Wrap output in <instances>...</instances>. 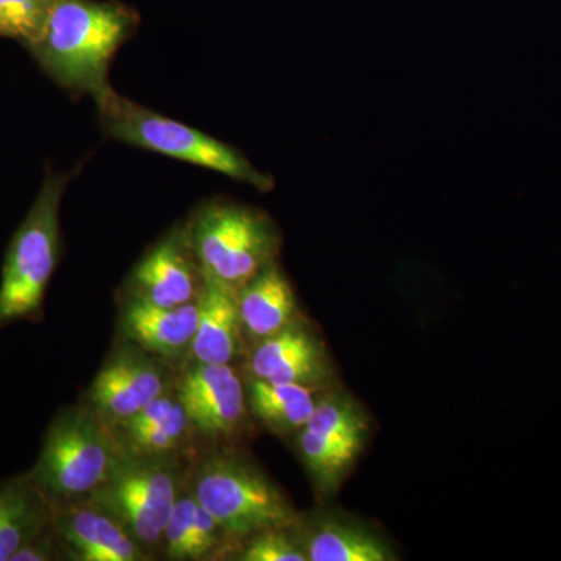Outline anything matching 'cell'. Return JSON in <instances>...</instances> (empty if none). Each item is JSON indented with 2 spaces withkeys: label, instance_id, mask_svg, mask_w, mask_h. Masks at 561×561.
I'll use <instances>...</instances> for the list:
<instances>
[{
  "label": "cell",
  "instance_id": "9c48e42d",
  "mask_svg": "<svg viewBox=\"0 0 561 561\" xmlns=\"http://www.w3.org/2000/svg\"><path fill=\"white\" fill-rule=\"evenodd\" d=\"M165 393L168 376L158 362L136 351H121L95 376L90 400L102 420L119 426Z\"/></svg>",
  "mask_w": 561,
  "mask_h": 561
},
{
  "label": "cell",
  "instance_id": "7402d4cb",
  "mask_svg": "<svg viewBox=\"0 0 561 561\" xmlns=\"http://www.w3.org/2000/svg\"><path fill=\"white\" fill-rule=\"evenodd\" d=\"M50 3L51 0H0V36L31 43Z\"/></svg>",
  "mask_w": 561,
  "mask_h": 561
},
{
  "label": "cell",
  "instance_id": "d4e9b609",
  "mask_svg": "<svg viewBox=\"0 0 561 561\" xmlns=\"http://www.w3.org/2000/svg\"><path fill=\"white\" fill-rule=\"evenodd\" d=\"M224 537H228L227 531H225L219 522L203 507L201 502L197 501L194 530H192L191 560L208 559L210 553L219 548Z\"/></svg>",
  "mask_w": 561,
  "mask_h": 561
},
{
  "label": "cell",
  "instance_id": "603a6c76",
  "mask_svg": "<svg viewBox=\"0 0 561 561\" xmlns=\"http://www.w3.org/2000/svg\"><path fill=\"white\" fill-rule=\"evenodd\" d=\"M195 511H197L195 496H180L173 505L162 534V542L169 559L191 560Z\"/></svg>",
  "mask_w": 561,
  "mask_h": 561
},
{
  "label": "cell",
  "instance_id": "277c9868",
  "mask_svg": "<svg viewBox=\"0 0 561 561\" xmlns=\"http://www.w3.org/2000/svg\"><path fill=\"white\" fill-rule=\"evenodd\" d=\"M102 421L94 411L70 409L51 423L32 476L47 501L91 496L108 481L121 456Z\"/></svg>",
  "mask_w": 561,
  "mask_h": 561
},
{
  "label": "cell",
  "instance_id": "2e32d148",
  "mask_svg": "<svg viewBox=\"0 0 561 561\" xmlns=\"http://www.w3.org/2000/svg\"><path fill=\"white\" fill-rule=\"evenodd\" d=\"M47 518V497L32 479L0 485V561L46 529Z\"/></svg>",
  "mask_w": 561,
  "mask_h": 561
},
{
  "label": "cell",
  "instance_id": "ac0fdd59",
  "mask_svg": "<svg viewBox=\"0 0 561 561\" xmlns=\"http://www.w3.org/2000/svg\"><path fill=\"white\" fill-rule=\"evenodd\" d=\"M247 393L256 419L276 432L301 431L317 404L311 387L300 383H273L251 378Z\"/></svg>",
  "mask_w": 561,
  "mask_h": 561
},
{
  "label": "cell",
  "instance_id": "7a4b0ae2",
  "mask_svg": "<svg viewBox=\"0 0 561 561\" xmlns=\"http://www.w3.org/2000/svg\"><path fill=\"white\" fill-rule=\"evenodd\" d=\"M101 113L103 130L111 138L140 149L157 151L165 157L191 162L232 180L251 184L260 191L273 187V179L257 171L238 150L201 130L181 124L138 103L106 90L95 99Z\"/></svg>",
  "mask_w": 561,
  "mask_h": 561
},
{
  "label": "cell",
  "instance_id": "8992f818",
  "mask_svg": "<svg viewBox=\"0 0 561 561\" xmlns=\"http://www.w3.org/2000/svg\"><path fill=\"white\" fill-rule=\"evenodd\" d=\"M194 496L234 540L287 529L297 519L290 502L261 471L224 454L202 465Z\"/></svg>",
  "mask_w": 561,
  "mask_h": 561
},
{
  "label": "cell",
  "instance_id": "4fadbf2b",
  "mask_svg": "<svg viewBox=\"0 0 561 561\" xmlns=\"http://www.w3.org/2000/svg\"><path fill=\"white\" fill-rule=\"evenodd\" d=\"M198 298L176 308H161L131 297L122 313V331L142 350L169 359L179 357L184 350L191 348L197 332Z\"/></svg>",
  "mask_w": 561,
  "mask_h": 561
},
{
  "label": "cell",
  "instance_id": "5b68a950",
  "mask_svg": "<svg viewBox=\"0 0 561 561\" xmlns=\"http://www.w3.org/2000/svg\"><path fill=\"white\" fill-rule=\"evenodd\" d=\"M65 176L44 181L31 213L11 239L0 283V327L41 308L60 250V206Z\"/></svg>",
  "mask_w": 561,
  "mask_h": 561
},
{
  "label": "cell",
  "instance_id": "52a82bcc",
  "mask_svg": "<svg viewBox=\"0 0 561 561\" xmlns=\"http://www.w3.org/2000/svg\"><path fill=\"white\" fill-rule=\"evenodd\" d=\"M179 497L175 468L154 457L138 456L121 457L108 481L91 494V501L119 519L144 549L160 545Z\"/></svg>",
  "mask_w": 561,
  "mask_h": 561
},
{
  "label": "cell",
  "instance_id": "44dd1931",
  "mask_svg": "<svg viewBox=\"0 0 561 561\" xmlns=\"http://www.w3.org/2000/svg\"><path fill=\"white\" fill-rule=\"evenodd\" d=\"M306 430L319 432L328 437L346 438V440L365 442L368 432L367 416L345 394H334L317 402Z\"/></svg>",
  "mask_w": 561,
  "mask_h": 561
},
{
  "label": "cell",
  "instance_id": "7c38bea8",
  "mask_svg": "<svg viewBox=\"0 0 561 561\" xmlns=\"http://www.w3.org/2000/svg\"><path fill=\"white\" fill-rule=\"evenodd\" d=\"M253 378L311 387L324 376V354L311 332L297 324L264 339L250 362Z\"/></svg>",
  "mask_w": 561,
  "mask_h": 561
},
{
  "label": "cell",
  "instance_id": "3957f363",
  "mask_svg": "<svg viewBox=\"0 0 561 561\" xmlns=\"http://www.w3.org/2000/svg\"><path fill=\"white\" fill-rule=\"evenodd\" d=\"M186 236L203 279L236 291L275 262L279 245L267 216L236 203L206 205Z\"/></svg>",
  "mask_w": 561,
  "mask_h": 561
},
{
  "label": "cell",
  "instance_id": "484cf974",
  "mask_svg": "<svg viewBox=\"0 0 561 561\" xmlns=\"http://www.w3.org/2000/svg\"><path fill=\"white\" fill-rule=\"evenodd\" d=\"M46 530V529H44ZM39 531L13 553L10 561H49L58 559L57 546L54 538Z\"/></svg>",
  "mask_w": 561,
  "mask_h": 561
},
{
  "label": "cell",
  "instance_id": "ba28073f",
  "mask_svg": "<svg viewBox=\"0 0 561 561\" xmlns=\"http://www.w3.org/2000/svg\"><path fill=\"white\" fill-rule=\"evenodd\" d=\"M192 427L206 437H230L245 419V390L230 365L197 364L176 390Z\"/></svg>",
  "mask_w": 561,
  "mask_h": 561
},
{
  "label": "cell",
  "instance_id": "5bb4252c",
  "mask_svg": "<svg viewBox=\"0 0 561 561\" xmlns=\"http://www.w3.org/2000/svg\"><path fill=\"white\" fill-rule=\"evenodd\" d=\"M201 319L191 351L197 364L230 365L241 343L238 291L216 283L203 286Z\"/></svg>",
  "mask_w": 561,
  "mask_h": 561
},
{
  "label": "cell",
  "instance_id": "ffe728a7",
  "mask_svg": "<svg viewBox=\"0 0 561 561\" xmlns=\"http://www.w3.org/2000/svg\"><path fill=\"white\" fill-rule=\"evenodd\" d=\"M192 427L183 405L179 404L168 415L147 426L124 430L133 451L138 457H161L179 449Z\"/></svg>",
  "mask_w": 561,
  "mask_h": 561
},
{
  "label": "cell",
  "instance_id": "e0dca14e",
  "mask_svg": "<svg viewBox=\"0 0 561 561\" xmlns=\"http://www.w3.org/2000/svg\"><path fill=\"white\" fill-rule=\"evenodd\" d=\"M308 561L394 560L389 545L356 524L323 519L302 542Z\"/></svg>",
  "mask_w": 561,
  "mask_h": 561
},
{
  "label": "cell",
  "instance_id": "cb8c5ba5",
  "mask_svg": "<svg viewBox=\"0 0 561 561\" xmlns=\"http://www.w3.org/2000/svg\"><path fill=\"white\" fill-rule=\"evenodd\" d=\"M286 529L261 531L250 538V545L239 557L243 561H308L305 549L298 548Z\"/></svg>",
  "mask_w": 561,
  "mask_h": 561
},
{
  "label": "cell",
  "instance_id": "6da1fadb",
  "mask_svg": "<svg viewBox=\"0 0 561 561\" xmlns=\"http://www.w3.org/2000/svg\"><path fill=\"white\" fill-rule=\"evenodd\" d=\"M130 18L108 3L51 0L31 41L33 51L54 79L94 99L110 90L108 68L127 38Z\"/></svg>",
  "mask_w": 561,
  "mask_h": 561
},
{
  "label": "cell",
  "instance_id": "30bf717a",
  "mask_svg": "<svg viewBox=\"0 0 561 561\" xmlns=\"http://www.w3.org/2000/svg\"><path fill=\"white\" fill-rule=\"evenodd\" d=\"M205 279L186 234L172 232L139 262L131 297L161 308H176L201 297Z\"/></svg>",
  "mask_w": 561,
  "mask_h": 561
},
{
  "label": "cell",
  "instance_id": "d6986e66",
  "mask_svg": "<svg viewBox=\"0 0 561 561\" xmlns=\"http://www.w3.org/2000/svg\"><path fill=\"white\" fill-rule=\"evenodd\" d=\"M298 446L313 481L321 490L331 491L337 489L339 482L359 456L364 442L328 437L302 427Z\"/></svg>",
  "mask_w": 561,
  "mask_h": 561
},
{
  "label": "cell",
  "instance_id": "8fae6325",
  "mask_svg": "<svg viewBox=\"0 0 561 561\" xmlns=\"http://www.w3.org/2000/svg\"><path fill=\"white\" fill-rule=\"evenodd\" d=\"M55 531L70 556L81 561H140L142 546L101 505L68 507L55 518Z\"/></svg>",
  "mask_w": 561,
  "mask_h": 561
},
{
  "label": "cell",
  "instance_id": "9a60e30c",
  "mask_svg": "<svg viewBox=\"0 0 561 561\" xmlns=\"http://www.w3.org/2000/svg\"><path fill=\"white\" fill-rule=\"evenodd\" d=\"M238 305L242 330L260 341L289 327L297 309L289 279L275 262L239 289Z\"/></svg>",
  "mask_w": 561,
  "mask_h": 561
}]
</instances>
